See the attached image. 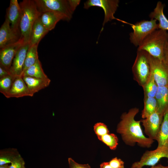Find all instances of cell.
<instances>
[{"label": "cell", "mask_w": 168, "mask_h": 168, "mask_svg": "<svg viewBox=\"0 0 168 168\" xmlns=\"http://www.w3.org/2000/svg\"><path fill=\"white\" fill-rule=\"evenodd\" d=\"M139 111L138 108L134 107L123 113L116 131L121 135L126 145L133 147L137 144L141 147L148 148L152 146L154 140L144 135L140 125L141 120H135V117Z\"/></svg>", "instance_id": "1"}, {"label": "cell", "mask_w": 168, "mask_h": 168, "mask_svg": "<svg viewBox=\"0 0 168 168\" xmlns=\"http://www.w3.org/2000/svg\"><path fill=\"white\" fill-rule=\"evenodd\" d=\"M168 42V32L160 29L156 30L149 35L138 48L151 55L164 60V52Z\"/></svg>", "instance_id": "2"}, {"label": "cell", "mask_w": 168, "mask_h": 168, "mask_svg": "<svg viewBox=\"0 0 168 168\" xmlns=\"http://www.w3.org/2000/svg\"><path fill=\"white\" fill-rule=\"evenodd\" d=\"M37 8L41 13L47 12L58 13L69 21L77 7L79 0H34Z\"/></svg>", "instance_id": "3"}, {"label": "cell", "mask_w": 168, "mask_h": 168, "mask_svg": "<svg viewBox=\"0 0 168 168\" xmlns=\"http://www.w3.org/2000/svg\"><path fill=\"white\" fill-rule=\"evenodd\" d=\"M19 4L21 11L20 38L25 43L29 42L33 25L41 13L39 12L34 0H24Z\"/></svg>", "instance_id": "4"}, {"label": "cell", "mask_w": 168, "mask_h": 168, "mask_svg": "<svg viewBox=\"0 0 168 168\" xmlns=\"http://www.w3.org/2000/svg\"><path fill=\"white\" fill-rule=\"evenodd\" d=\"M132 70L134 80L142 87L151 74L148 53L143 50H137Z\"/></svg>", "instance_id": "5"}, {"label": "cell", "mask_w": 168, "mask_h": 168, "mask_svg": "<svg viewBox=\"0 0 168 168\" xmlns=\"http://www.w3.org/2000/svg\"><path fill=\"white\" fill-rule=\"evenodd\" d=\"M155 19L143 20L132 24L133 31L129 34V40L135 46H139L144 39L154 30L158 29Z\"/></svg>", "instance_id": "6"}, {"label": "cell", "mask_w": 168, "mask_h": 168, "mask_svg": "<svg viewBox=\"0 0 168 168\" xmlns=\"http://www.w3.org/2000/svg\"><path fill=\"white\" fill-rule=\"evenodd\" d=\"M164 157L167 158L168 162V147H157L154 150L146 151L140 160L134 162L131 168H142L145 166H154Z\"/></svg>", "instance_id": "7"}, {"label": "cell", "mask_w": 168, "mask_h": 168, "mask_svg": "<svg viewBox=\"0 0 168 168\" xmlns=\"http://www.w3.org/2000/svg\"><path fill=\"white\" fill-rule=\"evenodd\" d=\"M151 73L158 86H168V68L164 61L148 53Z\"/></svg>", "instance_id": "8"}, {"label": "cell", "mask_w": 168, "mask_h": 168, "mask_svg": "<svg viewBox=\"0 0 168 168\" xmlns=\"http://www.w3.org/2000/svg\"><path fill=\"white\" fill-rule=\"evenodd\" d=\"M119 2L118 0H89L84 3V8L88 9L90 7L96 6L103 9L105 14L103 28L105 24L108 21L117 19L114 15L119 7Z\"/></svg>", "instance_id": "9"}, {"label": "cell", "mask_w": 168, "mask_h": 168, "mask_svg": "<svg viewBox=\"0 0 168 168\" xmlns=\"http://www.w3.org/2000/svg\"><path fill=\"white\" fill-rule=\"evenodd\" d=\"M163 115L156 112L141 120L144 133L148 137L156 140L163 118Z\"/></svg>", "instance_id": "10"}, {"label": "cell", "mask_w": 168, "mask_h": 168, "mask_svg": "<svg viewBox=\"0 0 168 168\" xmlns=\"http://www.w3.org/2000/svg\"><path fill=\"white\" fill-rule=\"evenodd\" d=\"M24 43L20 38L18 41L0 49V66L9 73L13 59L18 50Z\"/></svg>", "instance_id": "11"}, {"label": "cell", "mask_w": 168, "mask_h": 168, "mask_svg": "<svg viewBox=\"0 0 168 168\" xmlns=\"http://www.w3.org/2000/svg\"><path fill=\"white\" fill-rule=\"evenodd\" d=\"M30 46L29 42L24 43L18 50L13 59L9 72L15 77H22L27 53Z\"/></svg>", "instance_id": "12"}, {"label": "cell", "mask_w": 168, "mask_h": 168, "mask_svg": "<svg viewBox=\"0 0 168 168\" xmlns=\"http://www.w3.org/2000/svg\"><path fill=\"white\" fill-rule=\"evenodd\" d=\"M21 15V9L17 0H11L7 11L6 18L9 22L12 29L21 37L20 25Z\"/></svg>", "instance_id": "13"}, {"label": "cell", "mask_w": 168, "mask_h": 168, "mask_svg": "<svg viewBox=\"0 0 168 168\" xmlns=\"http://www.w3.org/2000/svg\"><path fill=\"white\" fill-rule=\"evenodd\" d=\"M21 36L14 32L11 28L10 24L6 17L0 28V48L18 41Z\"/></svg>", "instance_id": "14"}, {"label": "cell", "mask_w": 168, "mask_h": 168, "mask_svg": "<svg viewBox=\"0 0 168 168\" xmlns=\"http://www.w3.org/2000/svg\"><path fill=\"white\" fill-rule=\"evenodd\" d=\"M33 96L21 76L16 77L10 90L5 96L7 98Z\"/></svg>", "instance_id": "15"}, {"label": "cell", "mask_w": 168, "mask_h": 168, "mask_svg": "<svg viewBox=\"0 0 168 168\" xmlns=\"http://www.w3.org/2000/svg\"><path fill=\"white\" fill-rule=\"evenodd\" d=\"M49 32L43 25L39 16L32 28L29 42L30 46L38 45L41 40Z\"/></svg>", "instance_id": "16"}, {"label": "cell", "mask_w": 168, "mask_h": 168, "mask_svg": "<svg viewBox=\"0 0 168 168\" xmlns=\"http://www.w3.org/2000/svg\"><path fill=\"white\" fill-rule=\"evenodd\" d=\"M22 77L30 91L33 95L48 87L51 82V80L49 78L43 79L26 76Z\"/></svg>", "instance_id": "17"}, {"label": "cell", "mask_w": 168, "mask_h": 168, "mask_svg": "<svg viewBox=\"0 0 168 168\" xmlns=\"http://www.w3.org/2000/svg\"><path fill=\"white\" fill-rule=\"evenodd\" d=\"M164 5L161 2H157L156 6L149 15L151 19H155L159 21L158 29L168 31V19L166 17L163 10Z\"/></svg>", "instance_id": "18"}, {"label": "cell", "mask_w": 168, "mask_h": 168, "mask_svg": "<svg viewBox=\"0 0 168 168\" xmlns=\"http://www.w3.org/2000/svg\"><path fill=\"white\" fill-rule=\"evenodd\" d=\"M40 20L45 28L49 31L53 29L60 20H64V17L59 13L54 12H47L41 13Z\"/></svg>", "instance_id": "19"}, {"label": "cell", "mask_w": 168, "mask_h": 168, "mask_svg": "<svg viewBox=\"0 0 168 168\" xmlns=\"http://www.w3.org/2000/svg\"><path fill=\"white\" fill-rule=\"evenodd\" d=\"M155 98L157 104L156 112L164 116L168 110V86H158Z\"/></svg>", "instance_id": "20"}, {"label": "cell", "mask_w": 168, "mask_h": 168, "mask_svg": "<svg viewBox=\"0 0 168 168\" xmlns=\"http://www.w3.org/2000/svg\"><path fill=\"white\" fill-rule=\"evenodd\" d=\"M156 140L157 147H168V110L164 113L163 119Z\"/></svg>", "instance_id": "21"}, {"label": "cell", "mask_w": 168, "mask_h": 168, "mask_svg": "<svg viewBox=\"0 0 168 168\" xmlns=\"http://www.w3.org/2000/svg\"><path fill=\"white\" fill-rule=\"evenodd\" d=\"M23 76L43 79L48 78L44 72L39 59L34 64L28 68L23 72L22 77Z\"/></svg>", "instance_id": "22"}, {"label": "cell", "mask_w": 168, "mask_h": 168, "mask_svg": "<svg viewBox=\"0 0 168 168\" xmlns=\"http://www.w3.org/2000/svg\"><path fill=\"white\" fill-rule=\"evenodd\" d=\"M157 104L155 97H144V108L142 118L145 119L157 111Z\"/></svg>", "instance_id": "23"}, {"label": "cell", "mask_w": 168, "mask_h": 168, "mask_svg": "<svg viewBox=\"0 0 168 168\" xmlns=\"http://www.w3.org/2000/svg\"><path fill=\"white\" fill-rule=\"evenodd\" d=\"M38 45L30 46L27 53L22 74L28 68L34 64L39 59L37 51Z\"/></svg>", "instance_id": "24"}, {"label": "cell", "mask_w": 168, "mask_h": 168, "mask_svg": "<svg viewBox=\"0 0 168 168\" xmlns=\"http://www.w3.org/2000/svg\"><path fill=\"white\" fill-rule=\"evenodd\" d=\"M142 87L144 92V97H155L158 86L151 73L150 77Z\"/></svg>", "instance_id": "25"}, {"label": "cell", "mask_w": 168, "mask_h": 168, "mask_svg": "<svg viewBox=\"0 0 168 168\" xmlns=\"http://www.w3.org/2000/svg\"><path fill=\"white\" fill-rule=\"evenodd\" d=\"M98 139L112 150H115L118 144V138L114 133H108L98 137Z\"/></svg>", "instance_id": "26"}, {"label": "cell", "mask_w": 168, "mask_h": 168, "mask_svg": "<svg viewBox=\"0 0 168 168\" xmlns=\"http://www.w3.org/2000/svg\"><path fill=\"white\" fill-rule=\"evenodd\" d=\"M15 78L9 75L0 78V92L4 96L10 90Z\"/></svg>", "instance_id": "27"}, {"label": "cell", "mask_w": 168, "mask_h": 168, "mask_svg": "<svg viewBox=\"0 0 168 168\" xmlns=\"http://www.w3.org/2000/svg\"><path fill=\"white\" fill-rule=\"evenodd\" d=\"M18 154L15 149L1 151L0 166L11 163L13 158Z\"/></svg>", "instance_id": "28"}, {"label": "cell", "mask_w": 168, "mask_h": 168, "mask_svg": "<svg viewBox=\"0 0 168 168\" xmlns=\"http://www.w3.org/2000/svg\"><path fill=\"white\" fill-rule=\"evenodd\" d=\"M94 130L98 137L109 133L107 126L102 123H98L95 124L94 126Z\"/></svg>", "instance_id": "29"}, {"label": "cell", "mask_w": 168, "mask_h": 168, "mask_svg": "<svg viewBox=\"0 0 168 168\" xmlns=\"http://www.w3.org/2000/svg\"><path fill=\"white\" fill-rule=\"evenodd\" d=\"M25 164L23 159L18 154L12 159L9 168H25Z\"/></svg>", "instance_id": "30"}, {"label": "cell", "mask_w": 168, "mask_h": 168, "mask_svg": "<svg viewBox=\"0 0 168 168\" xmlns=\"http://www.w3.org/2000/svg\"><path fill=\"white\" fill-rule=\"evenodd\" d=\"M109 163L113 168H124V162L117 157L112 159Z\"/></svg>", "instance_id": "31"}, {"label": "cell", "mask_w": 168, "mask_h": 168, "mask_svg": "<svg viewBox=\"0 0 168 168\" xmlns=\"http://www.w3.org/2000/svg\"><path fill=\"white\" fill-rule=\"evenodd\" d=\"M68 160L69 168H91L88 164H79L71 158H68Z\"/></svg>", "instance_id": "32"}, {"label": "cell", "mask_w": 168, "mask_h": 168, "mask_svg": "<svg viewBox=\"0 0 168 168\" xmlns=\"http://www.w3.org/2000/svg\"><path fill=\"white\" fill-rule=\"evenodd\" d=\"M164 60L168 68V42L166 44L164 50Z\"/></svg>", "instance_id": "33"}, {"label": "cell", "mask_w": 168, "mask_h": 168, "mask_svg": "<svg viewBox=\"0 0 168 168\" xmlns=\"http://www.w3.org/2000/svg\"><path fill=\"white\" fill-rule=\"evenodd\" d=\"M9 75L11 74L8 72L0 66V78Z\"/></svg>", "instance_id": "34"}, {"label": "cell", "mask_w": 168, "mask_h": 168, "mask_svg": "<svg viewBox=\"0 0 168 168\" xmlns=\"http://www.w3.org/2000/svg\"><path fill=\"white\" fill-rule=\"evenodd\" d=\"M100 168H113L110 164L109 162H104L100 165Z\"/></svg>", "instance_id": "35"}, {"label": "cell", "mask_w": 168, "mask_h": 168, "mask_svg": "<svg viewBox=\"0 0 168 168\" xmlns=\"http://www.w3.org/2000/svg\"><path fill=\"white\" fill-rule=\"evenodd\" d=\"M150 168H168V166H164L161 164L152 166Z\"/></svg>", "instance_id": "36"}, {"label": "cell", "mask_w": 168, "mask_h": 168, "mask_svg": "<svg viewBox=\"0 0 168 168\" xmlns=\"http://www.w3.org/2000/svg\"><path fill=\"white\" fill-rule=\"evenodd\" d=\"M9 166L8 164L3 165L0 166V168H9Z\"/></svg>", "instance_id": "37"}]
</instances>
